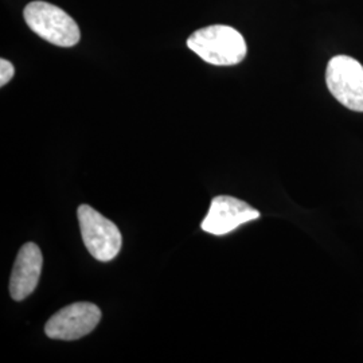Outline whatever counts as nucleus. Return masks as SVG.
I'll return each instance as SVG.
<instances>
[{"instance_id":"8","label":"nucleus","mask_w":363,"mask_h":363,"mask_svg":"<svg viewBox=\"0 0 363 363\" xmlns=\"http://www.w3.org/2000/svg\"><path fill=\"white\" fill-rule=\"evenodd\" d=\"M15 74L13 64L4 58L0 60V86H4L11 81Z\"/></svg>"},{"instance_id":"4","label":"nucleus","mask_w":363,"mask_h":363,"mask_svg":"<svg viewBox=\"0 0 363 363\" xmlns=\"http://www.w3.org/2000/svg\"><path fill=\"white\" fill-rule=\"evenodd\" d=\"M327 88L337 101L355 112H363V66L347 55L330 60L325 70Z\"/></svg>"},{"instance_id":"6","label":"nucleus","mask_w":363,"mask_h":363,"mask_svg":"<svg viewBox=\"0 0 363 363\" xmlns=\"http://www.w3.org/2000/svg\"><path fill=\"white\" fill-rule=\"evenodd\" d=\"M259 217V211L247 202L229 195H220L211 201L208 214L202 222V230L214 235H223Z\"/></svg>"},{"instance_id":"2","label":"nucleus","mask_w":363,"mask_h":363,"mask_svg":"<svg viewBox=\"0 0 363 363\" xmlns=\"http://www.w3.org/2000/svg\"><path fill=\"white\" fill-rule=\"evenodd\" d=\"M27 26L38 37L60 48L76 46L81 31L74 19L60 7L35 0L28 3L23 11Z\"/></svg>"},{"instance_id":"7","label":"nucleus","mask_w":363,"mask_h":363,"mask_svg":"<svg viewBox=\"0 0 363 363\" xmlns=\"http://www.w3.org/2000/svg\"><path fill=\"white\" fill-rule=\"evenodd\" d=\"M43 257L38 245L27 242L21 247L10 279L11 298L21 301L30 296L38 286Z\"/></svg>"},{"instance_id":"3","label":"nucleus","mask_w":363,"mask_h":363,"mask_svg":"<svg viewBox=\"0 0 363 363\" xmlns=\"http://www.w3.org/2000/svg\"><path fill=\"white\" fill-rule=\"evenodd\" d=\"M77 214L84 244L91 256L103 262L115 259L123 244L116 225L88 205H81Z\"/></svg>"},{"instance_id":"1","label":"nucleus","mask_w":363,"mask_h":363,"mask_svg":"<svg viewBox=\"0 0 363 363\" xmlns=\"http://www.w3.org/2000/svg\"><path fill=\"white\" fill-rule=\"evenodd\" d=\"M187 48L210 65H237L247 57L244 37L233 27L223 25L196 30L187 39Z\"/></svg>"},{"instance_id":"5","label":"nucleus","mask_w":363,"mask_h":363,"mask_svg":"<svg viewBox=\"0 0 363 363\" xmlns=\"http://www.w3.org/2000/svg\"><path fill=\"white\" fill-rule=\"evenodd\" d=\"M101 320V311L91 303H73L54 313L45 325L46 335L58 340H77L96 328Z\"/></svg>"}]
</instances>
